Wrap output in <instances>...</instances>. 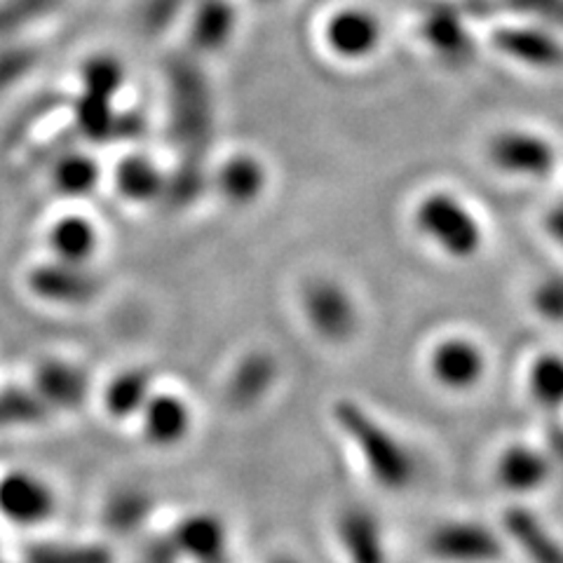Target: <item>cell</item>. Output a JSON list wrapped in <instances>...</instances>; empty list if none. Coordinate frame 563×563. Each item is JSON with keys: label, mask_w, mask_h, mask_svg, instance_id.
Here are the masks:
<instances>
[{"label": "cell", "mask_w": 563, "mask_h": 563, "mask_svg": "<svg viewBox=\"0 0 563 563\" xmlns=\"http://www.w3.org/2000/svg\"><path fill=\"white\" fill-rule=\"evenodd\" d=\"M207 188L209 172L205 169V161H200V157H181L179 165L165 176L161 202L169 211H184L196 205Z\"/></svg>", "instance_id": "f1b7e54d"}, {"label": "cell", "mask_w": 563, "mask_h": 563, "mask_svg": "<svg viewBox=\"0 0 563 563\" xmlns=\"http://www.w3.org/2000/svg\"><path fill=\"white\" fill-rule=\"evenodd\" d=\"M49 409L35 395L33 387L5 385L0 387V430L41 426L49 418Z\"/></svg>", "instance_id": "4dcf8cb0"}, {"label": "cell", "mask_w": 563, "mask_h": 563, "mask_svg": "<svg viewBox=\"0 0 563 563\" xmlns=\"http://www.w3.org/2000/svg\"><path fill=\"white\" fill-rule=\"evenodd\" d=\"M167 99V134L181 157L209 153L214 139V90L207 68L192 52H176L163 68Z\"/></svg>", "instance_id": "7a4b0ae2"}, {"label": "cell", "mask_w": 563, "mask_h": 563, "mask_svg": "<svg viewBox=\"0 0 563 563\" xmlns=\"http://www.w3.org/2000/svg\"><path fill=\"white\" fill-rule=\"evenodd\" d=\"M385 38L387 29L383 14L364 0H341L331 5L317 24V41L324 55L343 66L374 62L385 47Z\"/></svg>", "instance_id": "277c9868"}, {"label": "cell", "mask_w": 563, "mask_h": 563, "mask_svg": "<svg viewBox=\"0 0 563 563\" xmlns=\"http://www.w3.org/2000/svg\"><path fill=\"white\" fill-rule=\"evenodd\" d=\"M428 376L439 390L451 395L474 393L486 380L490 357L486 347L467 333L437 339L426 357Z\"/></svg>", "instance_id": "52a82bcc"}, {"label": "cell", "mask_w": 563, "mask_h": 563, "mask_svg": "<svg viewBox=\"0 0 563 563\" xmlns=\"http://www.w3.org/2000/svg\"><path fill=\"white\" fill-rule=\"evenodd\" d=\"M266 563H306V561L298 559V556L291 554V552H279V554L271 556Z\"/></svg>", "instance_id": "f35d334b"}, {"label": "cell", "mask_w": 563, "mask_h": 563, "mask_svg": "<svg viewBox=\"0 0 563 563\" xmlns=\"http://www.w3.org/2000/svg\"><path fill=\"white\" fill-rule=\"evenodd\" d=\"M554 470L556 463L548 449L528 442H512L503 446L493 461V482L509 496L528 498L552 482Z\"/></svg>", "instance_id": "5bb4252c"}, {"label": "cell", "mask_w": 563, "mask_h": 563, "mask_svg": "<svg viewBox=\"0 0 563 563\" xmlns=\"http://www.w3.org/2000/svg\"><path fill=\"white\" fill-rule=\"evenodd\" d=\"M153 393V374L148 368L130 366L103 385L101 407L113 420H132L144 411Z\"/></svg>", "instance_id": "603a6c76"}, {"label": "cell", "mask_w": 563, "mask_h": 563, "mask_svg": "<svg viewBox=\"0 0 563 563\" xmlns=\"http://www.w3.org/2000/svg\"><path fill=\"white\" fill-rule=\"evenodd\" d=\"M298 308L317 341L331 347L350 345L360 336L362 308L352 289L331 275H310L298 289Z\"/></svg>", "instance_id": "5b68a950"}, {"label": "cell", "mask_w": 563, "mask_h": 563, "mask_svg": "<svg viewBox=\"0 0 563 563\" xmlns=\"http://www.w3.org/2000/svg\"><path fill=\"white\" fill-rule=\"evenodd\" d=\"M279 380V362L268 350H250L225 380L223 399L235 411H250L266 399Z\"/></svg>", "instance_id": "d6986e66"}, {"label": "cell", "mask_w": 563, "mask_h": 563, "mask_svg": "<svg viewBox=\"0 0 563 563\" xmlns=\"http://www.w3.org/2000/svg\"><path fill=\"white\" fill-rule=\"evenodd\" d=\"M26 287L38 301L57 308H87L103 291V279L90 266L49 258L26 273Z\"/></svg>", "instance_id": "30bf717a"}, {"label": "cell", "mask_w": 563, "mask_h": 563, "mask_svg": "<svg viewBox=\"0 0 563 563\" xmlns=\"http://www.w3.org/2000/svg\"><path fill=\"white\" fill-rule=\"evenodd\" d=\"M411 223L437 254L457 263L477 258L488 240L479 211L451 188L422 192L413 205Z\"/></svg>", "instance_id": "3957f363"}, {"label": "cell", "mask_w": 563, "mask_h": 563, "mask_svg": "<svg viewBox=\"0 0 563 563\" xmlns=\"http://www.w3.org/2000/svg\"><path fill=\"white\" fill-rule=\"evenodd\" d=\"M155 509V500L146 488L122 486L115 488L103 503V523L118 536H130L144 526Z\"/></svg>", "instance_id": "83f0119b"}, {"label": "cell", "mask_w": 563, "mask_h": 563, "mask_svg": "<svg viewBox=\"0 0 563 563\" xmlns=\"http://www.w3.org/2000/svg\"><path fill=\"white\" fill-rule=\"evenodd\" d=\"M31 387L49 411H78L90 399V376L76 362L45 357L33 366Z\"/></svg>", "instance_id": "e0dca14e"}, {"label": "cell", "mask_w": 563, "mask_h": 563, "mask_svg": "<svg viewBox=\"0 0 563 563\" xmlns=\"http://www.w3.org/2000/svg\"><path fill=\"white\" fill-rule=\"evenodd\" d=\"M146 134V118L139 111H118L113 141H139Z\"/></svg>", "instance_id": "8d00e7d4"}, {"label": "cell", "mask_w": 563, "mask_h": 563, "mask_svg": "<svg viewBox=\"0 0 563 563\" xmlns=\"http://www.w3.org/2000/svg\"><path fill=\"white\" fill-rule=\"evenodd\" d=\"M165 176L151 157L141 153H130L122 157V161L113 169V184L118 196L134 205H146V202H161L163 190H165Z\"/></svg>", "instance_id": "cb8c5ba5"}, {"label": "cell", "mask_w": 563, "mask_h": 563, "mask_svg": "<svg viewBox=\"0 0 563 563\" xmlns=\"http://www.w3.org/2000/svg\"><path fill=\"white\" fill-rule=\"evenodd\" d=\"M490 49L503 59L528 70H561L563 68V38L548 29L528 22L500 24L488 33Z\"/></svg>", "instance_id": "8fae6325"}, {"label": "cell", "mask_w": 563, "mask_h": 563, "mask_svg": "<svg viewBox=\"0 0 563 563\" xmlns=\"http://www.w3.org/2000/svg\"><path fill=\"white\" fill-rule=\"evenodd\" d=\"M331 528L343 563H390L385 528L366 505L341 507Z\"/></svg>", "instance_id": "9a60e30c"}, {"label": "cell", "mask_w": 563, "mask_h": 563, "mask_svg": "<svg viewBox=\"0 0 563 563\" xmlns=\"http://www.w3.org/2000/svg\"><path fill=\"white\" fill-rule=\"evenodd\" d=\"M331 420L350 444L364 474L385 493L409 490L418 477L411 446L385 422L355 399L331 404Z\"/></svg>", "instance_id": "6da1fadb"}, {"label": "cell", "mask_w": 563, "mask_h": 563, "mask_svg": "<svg viewBox=\"0 0 563 563\" xmlns=\"http://www.w3.org/2000/svg\"><path fill=\"white\" fill-rule=\"evenodd\" d=\"M62 5L64 0H0V43L16 41V35L49 20Z\"/></svg>", "instance_id": "1f68e13d"}, {"label": "cell", "mask_w": 563, "mask_h": 563, "mask_svg": "<svg viewBox=\"0 0 563 563\" xmlns=\"http://www.w3.org/2000/svg\"><path fill=\"white\" fill-rule=\"evenodd\" d=\"M52 188L64 198H87L92 196L101 181V165L90 153L68 148L52 161L49 169Z\"/></svg>", "instance_id": "d4e9b609"}, {"label": "cell", "mask_w": 563, "mask_h": 563, "mask_svg": "<svg viewBox=\"0 0 563 563\" xmlns=\"http://www.w3.org/2000/svg\"><path fill=\"white\" fill-rule=\"evenodd\" d=\"M99 228L82 214H64L47 231V250L52 258L90 266L99 252Z\"/></svg>", "instance_id": "44dd1931"}, {"label": "cell", "mask_w": 563, "mask_h": 563, "mask_svg": "<svg viewBox=\"0 0 563 563\" xmlns=\"http://www.w3.org/2000/svg\"><path fill=\"white\" fill-rule=\"evenodd\" d=\"M141 437L153 449H176L181 446L192 432V409L190 404L174 393H153L144 411L139 413Z\"/></svg>", "instance_id": "ffe728a7"}, {"label": "cell", "mask_w": 563, "mask_h": 563, "mask_svg": "<svg viewBox=\"0 0 563 563\" xmlns=\"http://www.w3.org/2000/svg\"><path fill=\"white\" fill-rule=\"evenodd\" d=\"M200 0H139L134 16L136 26L144 35H161L174 24L186 20V14L196 8Z\"/></svg>", "instance_id": "836d02e7"}, {"label": "cell", "mask_w": 563, "mask_h": 563, "mask_svg": "<svg viewBox=\"0 0 563 563\" xmlns=\"http://www.w3.org/2000/svg\"><path fill=\"white\" fill-rule=\"evenodd\" d=\"M418 41L430 55L449 68H463L474 62L477 43L470 22L451 5H430L418 20Z\"/></svg>", "instance_id": "4fadbf2b"}, {"label": "cell", "mask_w": 563, "mask_h": 563, "mask_svg": "<svg viewBox=\"0 0 563 563\" xmlns=\"http://www.w3.org/2000/svg\"><path fill=\"white\" fill-rule=\"evenodd\" d=\"M59 512V496L41 474L12 467L0 474V521L16 531H38Z\"/></svg>", "instance_id": "ba28073f"}, {"label": "cell", "mask_w": 563, "mask_h": 563, "mask_svg": "<svg viewBox=\"0 0 563 563\" xmlns=\"http://www.w3.org/2000/svg\"><path fill=\"white\" fill-rule=\"evenodd\" d=\"M256 5H277V3H282V0H254Z\"/></svg>", "instance_id": "ab89813d"}, {"label": "cell", "mask_w": 563, "mask_h": 563, "mask_svg": "<svg viewBox=\"0 0 563 563\" xmlns=\"http://www.w3.org/2000/svg\"><path fill=\"white\" fill-rule=\"evenodd\" d=\"M531 308L542 322L563 327V273L542 275L531 289Z\"/></svg>", "instance_id": "d590c367"}, {"label": "cell", "mask_w": 563, "mask_h": 563, "mask_svg": "<svg viewBox=\"0 0 563 563\" xmlns=\"http://www.w3.org/2000/svg\"><path fill=\"white\" fill-rule=\"evenodd\" d=\"M115 106L92 95L78 92L74 99V132L92 144H111L115 128Z\"/></svg>", "instance_id": "f546056e"}, {"label": "cell", "mask_w": 563, "mask_h": 563, "mask_svg": "<svg viewBox=\"0 0 563 563\" xmlns=\"http://www.w3.org/2000/svg\"><path fill=\"white\" fill-rule=\"evenodd\" d=\"M188 52L196 57L217 55L233 43L240 26V8L235 0H200L186 14Z\"/></svg>", "instance_id": "ac0fdd59"}, {"label": "cell", "mask_w": 563, "mask_h": 563, "mask_svg": "<svg viewBox=\"0 0 563 563\" xmlns=\"http://www.w3.org/2000/svg\"><path fill=\"white\" fill-rule=\"evenodd\" d=\"M488 165L521 181H544L563 163V153L550 136L528 128H503L484 146Z\"/></svg>", "instance_id": "8992f818"}, {"label": "cell", "mask_w": 563, "mask_h": 563, "mask_svg": "<svg viewBox=\"0 0 563 563\" xmlns=\"http://www.w3.org/2000/svg\"><path fill=\"white\" fill-rule=\"evenodd\" d=\"M526 395L544 413L563 411V355L540 352L526 366Z\"/></svg>", "instance_id": "484cf974"}, {"label": "cell", "mask_w": 563, "mask_h": 563, "mask_svg": "<svg viewBox=\"0 0 563 563\" xmlns=\"http://www.w3.org/2000/svg\"><path fill=\"white\" fill-rule=\"evenodd\" d=\"M43 52L31 43L3 41L0 43V95L26 80L41 64Z\"/></svg>", "instance_id": "e575fe53"}, {"label": "cell", "mask_w": 563, "mask_h": 563, "mask_svg": "<svg viewBox=\"0 0 563 563\" xmlns=\"http://www.w3.org/2000/svg\"><path fill=\"white\" fill-rule=\"evenodd\" d=\"M20 563H115V554L97 540H35L26 544Z\"/></svg>", "instance_id": "4316f807"}, {"label": "cell", "mask_w": 563, "mask_h": 563, "mask_svg": "<svg viewBox=\"0 0 563 563\" xmlns=\"http://www.w3.org/2000/svg\"><path fill=\"white\" fill-rule=\"evenodd\" d=\"M176 559L186 563H231V528L207 509L188 512L167 533Z\"/></svg>", "instance_id": "7c38bea8"}, {"label": "cell", "mask_w": 563, "mask_h": 563, "mask_svg": "<svg viewBox=\"0 0 563 563\" xmlns=\"http://www.w3.org/2000/svg\"><path fill=\"white\" fill-rule=\"evenodd\" d=\"M271 184L268 165L261 161L258 155L238 151L228 155L225 161L209 174V186L214 188L217 196L228 205L246 209L256 205L263 196H266Z\"/></svg>", "instance_id": "2e32d148"}, {"label": "cell", "mask_w": 563, "mask_h": 563, "mask_svg": "<svg viewBox=\"0 0 563 563\" xmlns=\"http://www.w3.org/2000/svg\"><path fill=\"white\" fill-rule=\"evenodd\" d=\"M544 233L550 235L552 242H556L563 250V200L552 205L548 211H544V221H542Z\"/></svg>", "instance_id": "74e56055"}, {"label": "cell", "mask_w": 563, "mask_h": 563, "mask_svg": "<svg viewBox=\"0 0 563 563\" xmlns=\"http://www.w3.org/2000/svg\"><path fill=\"white\" fill-rule=\"evenodd\" d=\"M80 92L115 101L125 85V66L115 55H92L80 64Z\"/></svg>", "instance_id": "d6a6232c"}, {"label": "cell", "mask_w": 563, "mask_h": 563, "mask_svg": "<svg viewBox=\"0 0 563 563\" xmlns=\"http://www.w3.org/2000/svg\"><path fill=\"white\" fill-rule=\"evenodd\" d=\"M505 550L503 531L477 519L442 521L426 538V552L437 563H498Z\"/></svg>", "instance_id": "9c48e42d"}, {"label": "cell", "mask_w": 563, "mask_h": 563, "mask_svg": "<svg viewBox=\"0 0 563 563\" xmlns=\"http://www.w3.org/2000/svg\"><path fill=\"white\" fill-rule=\"evenodd\" d=\"M503 536L505 540H512L533 563H563V544L523 507L507 509L503 517Z\"/></svg>", "instance_id": "7402d4cb"}]
</instances>
